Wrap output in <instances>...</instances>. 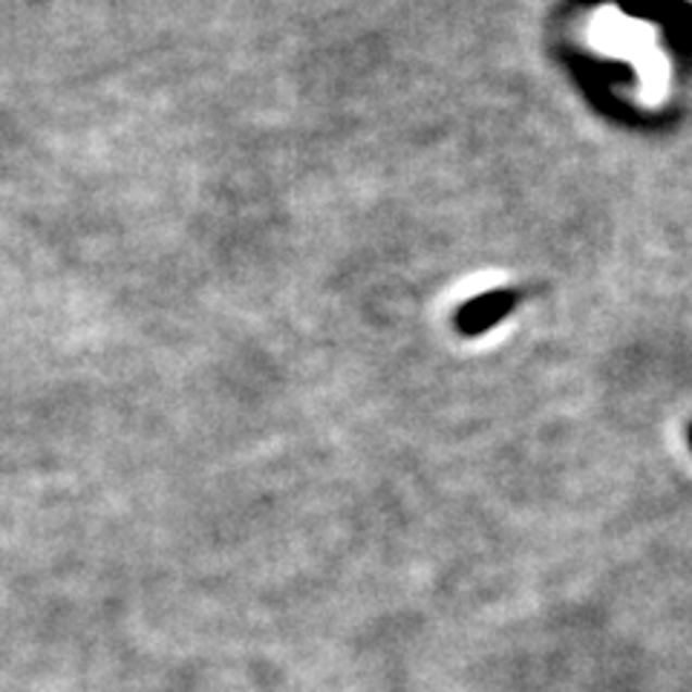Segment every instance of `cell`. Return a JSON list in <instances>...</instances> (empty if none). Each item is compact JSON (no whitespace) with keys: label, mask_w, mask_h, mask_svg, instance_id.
Returning a JSON list of instances; mask_svg holds the SVG:
<instances>
[{"label":"cell","mask_w":692,"mask_h":692,"mask_svg":"<svg viewBox=\"0 0 692 692\" xmlns=\"http://www.w3.org/2000/svg\"><path fill=\"white\" fill-rule=\"evenodd\" d=\"M514 301H517L514 292H491L476 298L470 306H465L460 312V329L467 335L482 332V329L496 324L502 315H508L511 309H514Z\"/></svg>","instance_id":"1"},{"label":"cell","mask_w":692,"mask_h":692,"mask_svg":"<svg viewBox=\"0 0 692 692\" xmlns=\"http://www.w3.org/2000/svg\"><path fill=\"white\" fill-rule=\"evenodd\" d=\"M690 444H692V427H690Z\"/></svg>","instance_id":"2"}]
</instances>
